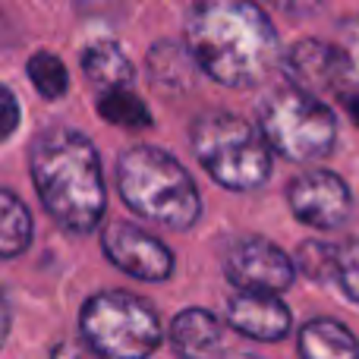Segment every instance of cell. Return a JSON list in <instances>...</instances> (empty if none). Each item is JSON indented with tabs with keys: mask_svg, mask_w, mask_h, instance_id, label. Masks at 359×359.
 Wrapping results in <instances>:
<instances>
[{
	"mask_svg": "<svg viewBox=\"0 0 359 359\" xmlns=\"http://www.w3.org/2000/svg\"><path fill=\"white\" fill-rule=\"evenodd\" d=\"M221 334H224V328L215 312L189 306V309L174 316L168 341L180 359H208L221 347Z\"/></svg>",
	"mask_w": 359,
	"mask_h": 359,
	"instance_id": "cell-12",
	"label": "cell"
},
{
	"mask_svg": "<svg viewBox=\"0 0 359 359\" xmlns=\"http://www.w3.org/2000/svg\"><path fill=\"white\" fill-rule=\"evenodd\" d=\"M337 60H341V79L359 88V16H350L337 25Z\"/></svg>",
	"mask_w": 359,
	"mask_h": 359,
	"instance_id": "cell-20",
	"label": "cell"
},
{
	"mask_svg": "<svg viewBox=\"0 0 359 359\" xmlns=\"http://www.w3.org/2000/svg\"><path fill=\"white\" fill-rule=\"evenodd\" d=\"M337 284L353 303H359V236L337 246Z\"/></svg>",
	"mask_w": 359,
	"mask_h": 359,
	"instance_id": "cell-21",
	"label": "cell"
},
{
	"mask_svg": "<svg viewBox=\"0 0 359 359\" xmlns=\"http://www.w3.org/2000/svg\"><path fill=\"white\" fill-rule=\"evenodd\" d=\"M25 73H29V82L35 86V92L41 95L44 101L67 98L69 69L57 54H50V50H35V54L25 60Z\"/></svg>",
	"mask_w": 359,
	"mask_h": 359,
	"instance_id": "cell-18",
	"label": "cell"
},
{
	"mask_svg": "<svg viewBox=\"0 0 359 359\" xmlns=\"http://www.w3.org/2000/svg\"><path fill=\"white\" fill-rule=\"evenodd\" d=\"M101 249L111 265H117L120 271L136 280L161 284L177 268L174 252L158 236L130 221H111L107 227H101Z\"/></svg>",
	"mask_w": 359,
	"mask_h": 359,
	"instance_id": "cell-8",
	"label": "cell"
},
{
	"mask_svg": "<svg viewBox=\"0 0 359 359\" xmlns=\"http://www.w3.org/2000/svg\"><path fill=\"white\" fill-rule=\"evenodd\" d=\"M287 205L293 217L316 230H337L353 211V196L334 170H306L287 186Z\"/></svg>",
	"mask_w": 359,
	"mask_h": 359,
	"instance_id": "cell-9",
	"label": "cell"
},
{
	"mask_svg": "<svg viewBox=\"0 0 359 359\" xmlns=\"http://www.w3.org/2000/svg\"><path fill=\"white\" fill-rule=\"evenodd\" d=\"M230 359H259V356H252V353H236V356H230Z\"/></svg>",
	"mask_w": 359,
	"mask_h": 359,
	"instance_id": "cell-26",
	"label": "cell"
},
{
	"mask_svg": "<svg viewBox=\"0 0 359 359\" xmlns=\"http://www.w3.org/2000/svg\"><path fill=\"white\" fill-rule=\"evenodd\" d=\"M19 123H22V107H19V98L13 95L10 86L0 82V142H6V139L19 130Z\"/></svg>",
	"mask_w": 359,
	"mask_h": 359,
	"instance_id": "cell-22",
	"label": "cell"
},
{
	"mask_svg": "<svg viewBox=\"0 0 359 359\" xmlns=\"http://www.w3.org/2000/svg\"><path fill=\"white\" fill-rule=\"evenodd\" d=\"M280 69L287 76V86L303 95L318 98L328 88H337L341 82V60H337L334 44L318 41V38H303L290 44L280 57Z\"/></svg>",
	"mask_w": 359,
	"mask_h": 359,
	"instance_id": "cell-10",
	"label": "cell"
},
{
	"mask_svg": "<svg viewBox=\"0 0 359 359\" xmlns=\"http://www.w3.org/2000/svg\"><path fill=\"white\" fill-rule=\"evenodd\" d=\"M32 211L13 189L0 186V259H19L32 246Z\"/></svg>",
	"mask_w": 359,
	"mask_h": 359,
	"instance_id": "cell-15",
	"label": "cell"
},
{
	"mask_svg": "<svg viewBox=\"0 0 359 359\" xmlns=\"http://www.w3.org/2000/svg\"><path fill=\"white\" fill-rule=\"evenodd\" d=\"M79 331L101 359H149L164 337L149 299L126 290L95 293L79 312Z\"/></svg>",
	"mask_w": 359,
	"mask_h": 359,
	"instance_id": "cell-6",
	"label": "cell"
},
{
	"mask_svg": "<svg viewBox=\"0 0 359 359\" xmlns=\"http://www.w3.org/2000/svg\"><path fill=\"white\" fill-rule=\"evenodd\" d=\"M341 101H344V111H347L359 126V95L356 92H341Z\"/></svg>",
	"mask_w": 359,
	"mask_h": 359,
	"instance_id": "cell-25",
	"label": "cell"
},
{
	"mask_svg": "<svg viewBox=\"0 0 359 359\" xmlns=\"http://www.w3.org/2000/svg\"><path fill=\"white\" fill-rule=\"evenodd\" d=\"M82 73L101 86L104 92H114V88H133V79H136V69H133L130 57L123 54L117 41H92L86 50H82Z\"/></svg>",
	"mask_w": 359,
	"mask_h": 359,
	"instance_id": "cell-14",
	"label": "cell"
},
{
	"mask_svg": "<svg viewBox=\"0 0 359 359\" xmlns=\"http://www.w3.org/2000/svg\"><path fill=\"white\" fill-rule=\"evenodd\" d=\"M145 63H149V73L158 86H164V88H189L192 86V67H196V63H192L189 50L177 48L174 41H158L155 48L149 50Z\"/></svg>",
	"mask_w": 359,
	"mask_h": 359,
	"instance_id": "cell-16",
	"label": "cell"
},
{
	"mask_svg": "<svg viewBox=\"0 0 359 359\" xmlns=\"http://www.w3.org/2000/svg\"><path fill=\"white\" fill-rule=\"evenodd\" d=\"M48 359H101V356L92 353L88 347H82V344H76V341H60L48 353Z\"/></svg>",
	"mask_w": 359,
	"mask_h": 359,
	"instance_id": "cell-23",
	"label": "cell"
},
{
	"mask_svg": "<svg viewBox=\"0 0 359 359\" xmlns=\"http://www.w3.org/2000/svg\"><path fill=\"white\" fill-rule=\"evenodd\" d=\"M117 192L130 211L170 230H189L202 217L196 180L170 151L155 145H130L120 151Z\"/></svg>",
	"mask_w": 359,
	"mask_h": 359,
	"instance_id": "cell-3",
	"label": "cell"
},
{
	"mask_svg": "<svg viewBox=\"0 0 359 359\" xmlns=\"http://www.w3.org/2000/svg\"><path fill=\"white\" fill-rule=\"evenodd\" d=\"M259 126L268 149L293 164L328 158L337 145V117L325 101L280 86L259 101Z\"/></svg>",
	"mask_w": 359,
	"mask_h": 359,
	"instance_id": "cell-5",
	"label": "cell"
},
{
	"mask_svg": "<svg viewBox=\"0 0 359 359\" xmlns=\"http://www.w3.org/2000/svg\"><path fill=\"white\" fill-rule=\"evenodd\" d=\"M189 142L198 164L215 183L233 192H252L271 174V149L249 120L230 111H208L196 117Z\"/></svg>",
	"mask_w": 359,
	"mask_h": 359,
	"instance_id": "cell-4",
	"label": "cell"
},
{
	"mask_svg": "<svg viewBox=\"0 0 359 359\" xmlns=\"http://www.w3.org/2000/svg\"><path fill=\"white\" fill-rule=\"evenodd\" d=\"M224 274L236 287V293L278 297L297 280V262L265 236H240L224 252Z\"/></svg>",
	"mask_w": 359,
	"mask_h": 359,
	"instance_id": "cell-7",
	"label": "cell"
},
{
	"mask_svg": "<svg viewBox=\"0 0 359 359\" xmlns=\"http://www.w3.org/2000/svg\"><path fill=\"white\" fill-rule=\"evenodd\" d=\"M303 359H359V341L347 325L334 318H312L299 328Z\"/></svg>",
	"mask_w": 359,
	"mask_h": 359,
	"instance_id": "cell-13",
	"label": "cell"
},
{
	"mask_svg": "<svg viewBox=\"0 0 359 359\" xmlns=\"http://www.w3.org/2000/svg\"><path fill=\"white\" fill-rule=\"evenodd\" d=\"M29 170L44 211L69 233H95L107 211L101 155L79 130L54 126L29 149Z\"/></svg>",
	"mask_w": 359,
	"mask_h": 359,
	"instance_id": "cell-2",
	"label": "cell"
},
{
	"mask_svg": "<svg viewBox=\"0 0 359 359\" xmlns=\"http://www.w3.org/2000/svg\"><path fill=\"white\" fill-rule=\"evenodd\" d=\"M10 322H13V316H10V303H6L4 290H0V350H4L6 337H10Z\"/></svg>",
	"mask_w": 359,
	"mask_h": 359,
	"instance_id": "cell-24",
	"label": "cell"
},
{
	"mask_svg": "<svg viewBox=\"0 0 359 359\" xmlns=\"http://www.w3.org/2000/svg\"><path fill=\"white\" fill-rule=\"evenodd\" d=\"M297 268L316 284L337 280V246L322 240H306L297 249Z\"/></svg>",
	"mask_w": 359,
	"mask_h": 359,
	"instance_id": "cell-19",
	"label": "cell"
},
{
	"mask_svg": "<svg viewBox=\"0 0 359 359\" xmlns=\"http://www.w3.org/2000/svg\"><path fill=\"white\" fill-rule=\"evenodd\" d=\"M98 114L101 120L114 126H123V130H149L151 126V111L145 107V101L139 98L133 88H114V92H104L98 98Z\"/></svg>",
	"mask_w": 359,
	"mask_h": 359,
	"instance_id": "cell-17",
	"label": "cell"
},
{
	"mask_svg": "<svg viewBox=\"0 0 359 359\" xmlns=\"http://www.w3.org/2000/svg\"><path fill=\"white\" fill-rule=\"evenodd\" d=\"M271 16L246 0H205L186 16V50L224 88H252L280 63Z\"/></svg>",
	"mask_w": 359,
	"mask_h": 359,
	"instance_id": "cell-1",
	"label": "cell"
},
{
	"mask_svg": "<svg viewBox=\"0 0 359 359\" xmlns=\"http://www.w3.org/2000/svg\"><path fill=\"white\" fill-rule=\"evenodd\" d=\"M227 325L249 341L274 344L290 334L293 316L278 297L268 293H233L227 299Z\"/></svg>",
	"mask_w": 359,
	"mask_h": 359,
	"instance_id": "cell-11",
	"label": "cell"
}]
</instances>
